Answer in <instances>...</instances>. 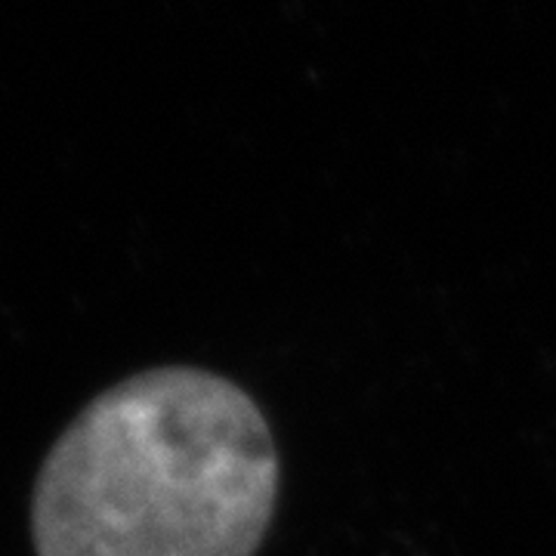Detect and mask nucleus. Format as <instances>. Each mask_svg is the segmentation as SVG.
<instances>
[{
    "label": "nucleus",
    "mask_w": 556,
    "mask_h": 556,
    "mask_svg": "<svg viewBox=\"0 0 556 556\" xmlns=\"http://www.w3.org/2000/svg\"><path fill=\"white\" fill-rule=\"evenodd\" d=\"M278 452L257 402L192 365L93 399L43 460L38 556H254L273 522Z\"/></svg>",
    "instance_id": "nucleus-1"
}]
</instances>
